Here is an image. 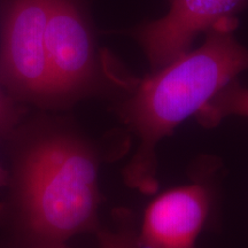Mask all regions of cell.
<instances>
[{
	"mask_svg": "<svg viewBox=\"0 0 248 248\" xmlns=\"http://www.w3.org/2000/svg\"><path fill=\"white\" fill-rule=\"evenodd\" d=\"M2 179H4V173H2V171H1V169H0V184H1Z\"/></svg>",
	"mask_w": 248,
	"mask_h": 248,
	"instance_id": "10",
	"label": "cell"
},
{
	"mask_svg": "<svg viewBox=\"0 0 248 248\" xmlns=\"http://www.w3.org/2000/svg\"><path fill=\"white\" fill-rule=\"evenodd\" d=\"M208 185L193 182L157 195L145 210L140 248H198L197 241L210 212Z\"/></svg>",
	"mask_w": 248,
	"mask_h": 248,
	"instance_id": "6",
	"label": "cell"
},
{
	"mask_svg": "<svg viewBox=\"0 0 248 248\" xmlns=\"http://www.w3.org/2000/svg\"><path fill=\"white\" fill-rule=\"evenodd\" d=\"M231 116L248 119V88L238 79L224 86L195 114L203 128H214Z\"/></svg>",
	"mask_w": 248,
	"mask_h": 248,
	"instance_id": "7",
	"label": "cell"
},
{
	"mask_svg": "<svg viewBox=\"0 0 248 248\" xmlns=\"http://www.w3.org/2000/svg\"><path fill=\"white\" fill-rule=\"evenodd\" d=\"M51 4L52 0H17L5 31L6 73L21 89L39 98H57L45 46Z\"/></svg>",
	"mask_w": 248,
	"mask_h": 248,
	"instance_id": "5",
	"label": "cell"
},
{
	"mask_svg": "<svg viewBox=\"0 0 248 248\" xmlns=\"http://www.w3.org/2000/svg\"><path fill=\"white\" fill-rule=\"evenodd\" d=\"M94 153L69 136L43 139L28 154L22 198L31 231L59 246L97 226L100 194Z\"/></svg>",
	"mask_w": 248,
	"mask_h": 248,
	"instance_id": "2",
	"label": "cell"
},
{
	"mask_svg": "<svg viewBox=\"0 0 248 248\" xmlns=\"http://www.w3.org/2000/svg\"><path fill=\"white\" fill-rule=\"evenodd\" d=\"M119 224L115 229H101L98 231L100 248H140L138 238L131 224V215L121 210Z\"/></svg>",
	"mask_w": 248,
	"mask_h": 248,
	"instance_id": "8",
	"label": "cell"
},
{
	"mask_svg": "<svg viewBox=\"0 0 248 248\" xmlns=\"http://www.w3.org/2000/svg\"><path fill=\"white\" fill-rule=\"evenodd\" d=\"M247 8L248 0H169L162 17L124 33L140 46L152 73L191 51L194 40L219 21L238 18Z\"/></svg>",
	"mask_w": 248,
	"mask_h": 248,
	"instance_id": "4",
	"label": "cell"
},
{
	"mask_svg": "<svg viewBox=\"0 0 248 248\" xmlns=\"http://www.w3.org/2000/svg\"><path fill=\"white\" fill-rule=\"evenodd\" d=\"M5 114V108H4V104H2L1 98H0V121H1L2 117H4Z\"/></svg>",
	"mask_w": 248,
	"mask_h": 248,
	"instance_id": "9",
	"label": "cell"
},
{
	"mask_svg": "<svg viewBox=\"0 0 248 248\" xmlns=\"http://www.w3.org/2000/svg\"><path fill=\"white\" fill-rule=\"evenodd\" d=\"M238 27V18L221 21L206 33L199 47L137 78L123 93L117 111L137 140L123 170L129 187L144 194L155 193L160 142L248 70V47L235 37Z\"/></svg>",
	"mask_w": 248,
	"mask_h": 248,
	"instance_id": "1",
	"label": "cell"
},
{
	"mask_svg": "<svg viewBox=\"0 0 248 248\" xmlns=\"http://www.w3.org/2000/svg\"><path fill=\"white\" fill-rule=\"evenodd\" d=\"M45 46L57 98L84 91L95 84L99 75L122 93L137 79L110 57H99L92 31L74 0H52Z\"/></svg>",
	"mask_w": 248,
	"mask_h": 248,
	"instance_id": "3",
	"label": "cell"
}]
</instances>
